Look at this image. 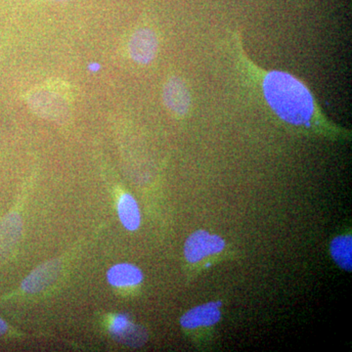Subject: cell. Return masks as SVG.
<instances>
[{
	"label": "cell",
	"instance_id": "6da1fadb",
	"mask_svg": "<svg viewBox=\"0 0 352 352\" xmlns=\"http://www.w3.org/2000/svg\"><path fill=\"white\" fill-rule=\"evenodd\" d=\"M233 48L243 76L281 122L308 133L349 138L351 132L327 119L311 89L302 80L288 72L261 68L245 52L240 34H236Z\"/></svg>",
	"mask_w": 352,
	"mask_h": 352
},
{
	"label": "cell",
	"instance_id": "7a4b0ae2",
	"mask_svg": "<svg viewBox=\"0 0 352 352\" xmlns=\"http://www.w3.org/2000/svg\"><path fill=\"white\" fill-rule=\"evenodd\" d=\"M27 102L32 112L43 119L61 122L68 118V98L54 88L43 87L34 90L28 95Z\"/></svg>",
	"mask_w": 352,
	"mask_h": 352
},
{
	"label": "cell",
	"instance_id": "3957f363",
	"mask_svg": "<svg viewBox=\"0 0 352 352\" xmlns=\"http://www.w3.org/2000/svg\"><path fill=\"white\" fill-rule=\"evenodd\" d=\"M226 241L205 230L196 231L189 236L184 245V256L189 263H200L208 256L223 251Z\"/></svg>",
	"mask_w": 352,
	"mask_h": 352
},
{
	"label": "cell",
	"instance_id": "277c9868",
	"mask_svg": "<svg viewBox=\"0 0 352 352\" xmlns=\"http://www.w3.org/2000/svg\"><path fill=\"white\" fill-rule=\"evenodd\" d=\"M163 101L175 117H186L192 107V95L187 83L179 76H171L164 83Z\"/></svg>",
	"mask_w": 352,
	"mask_h": 352
},
{
	"label": "cell",
	"instance_id": "5b68a950",
	"mask_svg": "<svg viewBox=\"0 0 352 352\" xmlns=\"http://www.w3.org/2000/svg\"><path fill=\"white\" fill-rule=\"evenodd\" d=\"M159 50L156 32L149 28H141L132 34L129 43V56L135 63L148 65L154 61Z\"/></svg>",
	"mask_w": 352,
	"mask_h": 352
},
{
	"label": "cell",
	"instance_id": "8992f818",
	"mask_svg": "<svg viewBox=\"0 0 352 352\" xmlns=\"http://www.w3.org/2000/svg\"><path fill=\"white\" fill-rule=\"evenodd\" d=\"M60 271L61 263L56 259L41 264L23 281V291L29 294H38L43 291L56 281Z\"/></svg>",
	"mask_w": 352,
	"mask_h": 352
},
{
	"label": "cell",
	"instance_id": "52a82bcc",
	"mask_svg": "<svg viewBox=\"0 0 352 352\" xmlns=\"http://www.w3.org/2000/svg\"><path fill=\"white\" fill-rule=\"evenodd\" d=\"M22 234V219L17 212H10L0 220V263L12 254Z\"/></svg>",
	"mask_w": 352,
	"mask_h": 352
},
{
	"label": "cell",
	"instance_id": "ba28073f",
	"mask_svg": "<svg viewBox=\"0 0 352 352\" xmlns=\"http://www.w3.org/2000/svg\"><path fill=\"white\" fill-rule=\"evenodd\" d=\"M220 318L221 312L219 310V305L217 302H208L187 311L180 319V324L184 329L195 330L212 327L219 323Z\"/></svg>",
	"mask_w": 352,
	"mask_h": 352
},
{
	"label": "cell",
	"instance_id": "9c48e42d",
	"mask_svg": "<svg viewBox=\"0 0 352 352\" xmlns=\"http://www.w3.org/2000/svg\"><path fill=\"white\" fill-rule=\"evenodd\" d=\"M111 333L116 340L131 347L142 346L147 340V333L142 327L134 325L126 315H118L113 319Z\"/></svg>",
	"mask_w": 352,
	"mask_h": 352
},
{
	"label": "cell",
	"instance_id": "30bf717a",
	"mask_svg": "<svg viewBox=\"0 0 352 352\" xmlns=\"http://www.w3.org/2000/svg\"><path fill=\"white\" fill-rule=\"evenodd\" d=\"M109 284L116 288H131L143 281L142 271L131 263H119L108 270Z\"/></svg>",
	"mask_w": 352,
	"mask_h": 352
},
{
	"label": "cell",
	"instance_id": "8fae6325",
	"mask_svg": "<svg viewBox=\"0 0 352 352\" xmlns=\"http://www.w3.org/2000/svg\"><path fill=\"white\" fill-rule=\"evenodd\" d=\"M118 212L120 222L129 231L138 230L141 217L138 204L131 194L124 193L118 201Z\"/></svg>",
	"mask_w": 352,
	"mask_h": 352
},
{
	"label": "cell",
	"instance_id": "7c38bea8",
	"mask_svg": "<svg viewBox=\"0 0 352 352\" xmlns=\"http://www.w3.org/2000/svg\"><path fill=\"white\" fill-rule=\"evenodd\" d=\"M331 256L340 268L351 271L352 239L351 235L338 236L331 242Z\"/></svg>",
	"mask_w": 352,
	"mask_h": 352
},
{
	"label": "cell",
	"instance_id": "4fadbf2b",
	"mask_svg": "<svg viewBox=\"0 0 352 352\" xmlns=\"http://www.w3.org/2000/svg\"><path fill=\"white\" fill-rule=\"evenodd\" d=\"M7 331H8V325H7L6 322L3 319L0 318V337L6 335Z\"/></svg>",
	"mask_w": 352,
	"mask_h": 352
}]
</instances>
